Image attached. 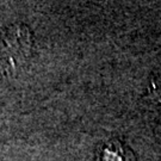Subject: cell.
I'll return each mask as SVG.
<instances>
[{
	"label": "cell",
	"mask_w": 161,
	"mask_h": 161,
	"mask_svg": "<svg viewBox=\"0 0 161 161\" xmlns=\"http://www.w3.org/2000/svg\"><path fill=\"white\" fill-rule=\"evenodd\" d=\"M32 36L25 25H13L0 31V68L11 75L28 62Z\"/></svg>",
	"instance_id": "obj_1"
}]
</instances>
